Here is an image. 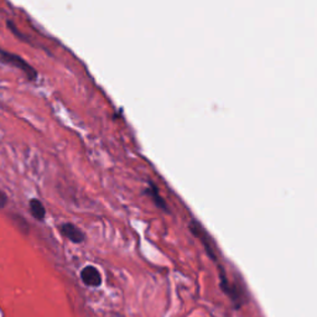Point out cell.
I'll return each instance as SVG.
<instances>
[{"label":"cell","instance_id":"1","mask_svg":"<svg viewBox=\"0 0 317 317\" xmlns=\"http://www.w3.org/2000/svg\"><path fill=\"white\" fill-rule=\"evenodd\" d=\"M0 60H2L4 64L10 65V66L19 68L22 72H24L30 81H36L37 78V71L35 70L31 65H29L28 62L24 60L23 57L15 55V53H10L5 50L0 49Z\"/></svg>","mask_w":317,"mask_h":317},{"label":"cell","instance_id":"2","mask_svg":"<svg viewBox=\"0 0 317 317\" xmlns=\"http://www.w3.org/2000/svg\"><path fill=\"white\" fill-rule=\"evenodd\" d=\"M219 286L223 290L224 294L229 296L230 300L236 305V309H239L243 304H244L245 299L243 298V291L239 289L238 285L236 284H230L228 280L226 271H224L223 266H219Z\"/></svg>","mask_w":317,"mask_h":317},{"label":"cell","instance_id":"3","mask_svg":"<svg viewBox=\"0 0 317 317\" xmlns=\"http://www.w3.org/2000/svg\"><path fill=\"white\" fill-rule=\"evenodd\" d=\"M188 228H189V229H191V232L194 233L198 239H200L201 243H202L204 249H206L207 254H208L209 258H211L212 260H217V257H216L215 249H213L211 238H209L208 233H207L206 230L203 229V227L201 226V224L198 223V222L191 221V223H189V227Z\"/></svg>","mask_w":317,"mask_h":317},{"label":"cell","instance_id":"4","mask_svg":"<svg viewBox=\"0 0 317 317\" xmlns=\"http://www.w3.org/2000/svg\"><path fill=\"white\" fill-rule=\"evenodd\" d=\"M60 232L62 236L66 237L68 241L76 243V244H79V243L84 242L86 239V234L83 233V230L72 223L61 224Z\"/></svg>","mask_w":317,"mask_h":317},{"label":"cell","instance_id":"5","mask_svg":"<svg viewBox=\"0 0 317 317\" xmlns=\"http://www.w3.org/2000/svg\"><path fill=\"white\" fill-rule=\"evenodd\" d=\"M81 279L87 286L98 287L102 284V275L98 269L93 265H87L82 269Z\"/></svg>","mask_w":317,"mask_h":317},{"label":"cell","instance_id":"6","mask_svg":"<svg viewBox=\"0 0 317 317\" xmlns=\"http://www.w3.org/2000/svg\"><path fill=\"white\" fill-rule=\"evenodd\" d=\"M29 207H30V213L32 217L36 218L37 221H44V219H45L46 209L40 200L32 198L30 202H29Z\"/></svg>","mask_w":317,"mask_h":317},{"label":"cell","instance_id":"7","mask_svg":"<svg viewBox=\"0 0 317 317\" xmlns=\"http://www.w3.org/2000/svg\"><path fill=\"white\" fill-rule=\"evenodd\" d=\"M149 187L150 188H147V194H149L150 196L153 197V201H154V202H155L156 206H158L160 209H162V211L168 212L167 203L165 202V200L161 197V195H160L158 186L154 185L153 182H149Z\"/></svg>","mask_w":317,"mask_h":317},{"label":"cell","instance_id":"8","mask_svg":"<svg viewBox=\"0 0 317 317\" xmlns=\"http://www.w3.org/2000/svg\"><path fill=\"white\" fill-rule=\"evenodd\" d=\"M5 203H7V195H5L4 192L0 191V208L4 207Z\"/></svg>","mask_w":317,"mask_h":317}]
</instances>
